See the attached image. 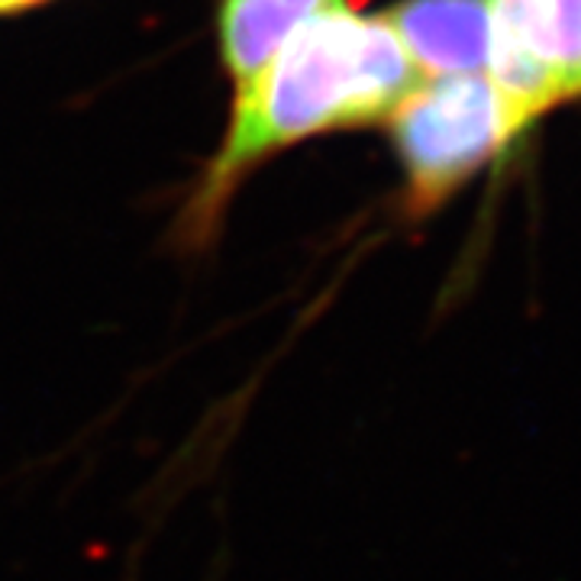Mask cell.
I'll return each instance as SVG.
<instances>
[{
	"label": "cell",
	"mask_w": 581,
	"mask_h": 581,
	"mask_svg": "<svg viewBox=\"0 0 581 581\" xmlns=\"http://www.w3.org/2000/svg\"><path fill=\"white\" fill-rule=\"evenodd\" d=\"M384 20L427 78L472 74L488 66L491 0H401Z\"/></svg>",
	"instance_id": "cell-3"
},
{
	"label": "cell",
	"mask_w": 581,
	"mask_h": 581,
	"mask_svg": "<svg viewBox=\"0 0 581 581\" xmlns=\"http://www.w3.org/2000/svg\"><path fill=\"white\" fill-rule=\"evenodd\" d=\"M327 3L333 0H220V52L236 91L249 84L290 33Z\"/></svg>",
	"instance_id": "cell-4"
},
{
	"label": "cell",
	"mask_w": 581,
	"mask_h": 581,
	"mask_svg": "<svg viewBox=\"0 0 581 581\" xmlns=\"http://www.w3.org/2000/svg\"><path fill=\"white\" fill-rule=\"evenodd\" d=\"M540 43L562 97L581 94V0H543Z\"/></svg>",
	"instance_id": "cell-5"
},
{
	"label": "cell",
	"mask_w": 581,
	"mask_h": 581,
	"mask_svg": "<svg viewBox=\"0 0 581 581\" xmlns=\"http://www.w3.org/2000/svg\"><path fill=\"white\" fill-rule=\"evenodd\" d=\"M404 171L407 214L427 217L478 168L495 162L530 117L485 74L420 81L388 117Z\"/></svg>",
	"instance_id": "cell-2"
},
{
	"label": "cell",
	"mask_w": 581,
	"mask_h": 581,
	"mask_svg": "<svg viewBox=\"0 0 581 581\" xmlns=\"http://www.w3.org/2000/svg\"><path fill=\"white\" fill-rule=\"evenodd\" d=\"M33 3H43V0H0V13H13V10H26Z\"/></svg>",
	"instance_id": "cell-6"
},
{
	"label": "cell",
	"mask_w": 581,
	"mask_h": 581,
	"mask_svg": "<svg viewBox=\"0 0 581 581\" xmlns=\"http://www.w3.org/2000/svg\"><path fill=\"white\" fill-rule=\"evenodd\" d=\"M424 81L384 16L333 0L307 16L282 49L236 91V110L201 188L181 214L188 249L214 239L236 185L269 155L320 137L388 120Z\"/></svg>",
	"instance_id": "cell-1"
}]
</instances>
